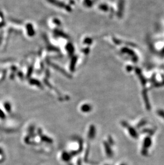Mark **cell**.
<instances>
[{
	"instance_id": "cell-1",
	"label": "cell",
	"mask_w": 164,
	"mask_h": 165,
	"mask_svg": "<svg viewBox=\"0 0 164 165\" xmlns=\"http://www.w3.org/2000/svg\"><path fill=\"white\" fill-rule=\"evenodd\" d=\"M151 144V141L150 138H146L144 140V146L146 148V150H147L149 147H150Z\"/></svg>"
},
{
	"instance_id": "cell-2",
	"label": "cell",
	"mask_w": 164,
	"mask_h": 165,
	"mask_svg": "<svg viewBox=\"0 0 164 165\" xmlns=\"http://www.w3.org/2000/svg\"><path fill=\"white\" fill-rule=\"evenodd\" d=\"M128 129L129 130L130 134H131V135L132 136V137L134 138H137V134L136 133V131H135L134 129L132 128L131 127H130L128 126Z\"/></svg>"
},
{
	"instance_id": "cell-3",
	"label": "cell",
	"mask_w": 164,
	"mask_h": 165,
	"mask_svg": "<svg viewBox=\"0 0 164 165\" xmlns=\"http://www.w3.org/2000/svg\"><path fill=\"white\" fill-rule=\"evenodd\" d=\"M158 113L159 114L160 117H162V118H163L164 119V111H162V110H160L158 111Z\"/></svg>"
}]
</instances>
